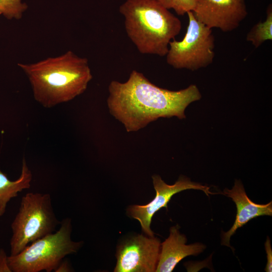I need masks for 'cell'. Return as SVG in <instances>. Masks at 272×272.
<instances>
[{
  "mask_svg": "<svg viewBox=\"0 0 272 272\" xmlns=\"http://www.w3.org/2000/svg\"><path fill=\"white\" fill-rule=\"evenodd\" d=\"M108 91L109 112L127 132L138 131L161 117L184 119L187 106L201 97L194 85L171 91L156 86L136 70L124 83L111 81Z\"/></svg>",
  "mask_w": 272,
  "mask_h": 272,
  "instance_id": "obj_1",
  "label": "cell"
},
{
  "mask_svg": "<svg viewBox=\"0 0 272 272\" xmlns=\"http://www.w3.org/2000/svg\"><path fill=\"white\" fill-rule=\"evenodd\" d=\"M18 65L29 80L35 99L46 108L83 94L92 79L88 59L70 50L57 57Z\"/></svg>",
  "mask_w": 272,
  "mask_h": 272,
  "instance_id": "obj_2",
  "label": "cell"
},
{
  "mask_svg": "<svg viewBox=\"0 0 272 272\" xmlns=\"http://www.w3.org/2000/svg\"><path fill=\"white\" fill-rule=\"evenodd\" d=\"M119 12L127 36L142 54L166 56L181 30L180 20L157 0H127Z\"/></svg>",
  "mask_w": 272,
  "mask_h": 272,
  "instance_id": "obj_3",
  "label": "cell"
},
{
  "mask_svg": "<svg viewBox=\"0 0 272 272\" xmlns=\"http://www.w3.org/2000/svg\"><path fill=\"white\" fill-rule=\"evenodd\" d=\"M59 225L55 232L32 242L18 254L8 256L11 272L55 271L66 255L76 253L83 242L72 240L71 219L66 218Z\"/></svg>",
  "mask_w": 272,
  "mask_h": 272,
  "instance_id": "obj_4",
  "label": "cell"
},
{
  "mask_svg": "<svg viewBox=\"0 0 272 272\" xmlns=\"http://www.w3.org/2000/svg\"><path fill=\"white\" fill-rule=\"evenodd\" d=\"M59 222L54 212L50 194L28 192L21 199L11 224L10 255H15L32 242L55 230Z\"/></svg>",
  "mask_w": 272,
  "mask_h": 272,
  "instance_id": "obj_5",
  "label": "cell"
},
{
  "mask_svg": "<svg viewBox=\"0 0 272 272\" xmlns=\"http://www.w3.org/2000/svg\"><path fill=\"white\" fill-rule=\"evenodd\" d=\"M188 25L182 40H171L166 54L167 63L177 69L195 71L212 63L215 37L212 29L198 21L192 11L187 13Z\"/></svg>",
  "mask_w": 272,
  "mask_h": 272,
  "instance_id": "obj_6",
  "label": "cell"
},
{
  "mask_svg": "<svg viewBox=\"0 0 272 272\" xmlns=\"http://www.w3.org/2000/svg\"><path fill=\"white\" fill-rule=\"evenodd\" d=\"M156 191L155 198L145 205H132L127 210L128 215L137 220L140 223L143 231L148 236H154L150 226L154 215L162 208L167 209V204L172 197L180 191L187 189L201 190L207 196L214 193L210 190V187L191 181L184 176L179 177L174 184L165 183L158 175L152 177Z\"/></svg>",
  "mask_w": 272,
  "mask_h": 272,
  "instance_id": "obj_7",
  "label": "cell"
},
{
  "mask_svg": "<svg viewBox=\"0 0 272 272\" xmlns=\"http://www.w3.org/2000/svg\"><path fill=\"white\" fill-rule=\"evenodd\" d=\"M161 249L160 240L143 234L130 238L117 248L115 272L155 271Z\"/></svg>",
  "mask_w": 272,
  "mask_h": 272,
  "instance_id": "obj_8",
  "label": "cell"
},
{
  "mask_svg": "<svg viewBox=\"0 0 272 272\" xmlns=\"http://www.w3.org/2000/svg\"><path fill=\"white\" fill-rule=\"evenodd\" d=\"M195 18L211 29L230 32L247 15L245 0H195Z\"/></svg>",
  "mask_w": 272,
  "mask_h": 272,
  "instance_id": "obj_9",
  "label": "cell"
},
{
  "mask_svg": "<svg viewBox=\"0 0 272 272\" xmlns=\"http://www.w3.org/2000/svg\"><path fill=\"white\" fill-rule=\"evenodd\" d=\"M224 193L235 202L237 214L235 222L229 231L223 232L221 244L231 247V237L236 230L247 223L251 219L261 216L272 215V202L266 204H258L252 201L247 195L240 180H235L232 188H225Z\"/></svg>",
  "mask_w": 272,
  "mask_h": 272,
  "instance_id": "obj_10",
  "label": "cell"
},
{
  "mask_svg": "<svg viewBox=\"0 0 272 272\" xmlns=\"http://www.w3.org/2000/svg\"><path fill=\"white\" fill-rule=\"evenodd\" d=\"M186 236L181 234L177 226L171 227L169 237L162 243L159 260L155 271L170 272L184 258L197 255L206 246L200 243L186 244Z\"/></svg>",
  "mask_w": 272,
  "mask_h": 272,
  "instance_id": "obj_11",
  "label": "cell"
},
{
  "mask_svg": "<svg viewBox=\"0 0 272 272\" xmlns=\"http://www.w3.org/2000/svg\"><path fill=\"white\" fill-rule=\"evenodd\" d=\"M32 178V173L24 157L21 175L16 180H10L0 169V217L5 214L8 203L12 198L23 190L30 188Z\"/></svg>",
  "mask_w": 272,
  "mask_h": 272,
  "instance_id": "obj_12",
  "label": "cell"
},
{
  "mask_svg": "<svg viewBox=\"0 0 272 272\" xmlns=\"http://www.w3.org/2000/svg\"><path fill=\"white\" fill-rule=\"evenodd\" d=\"M272 39V8L270 5L266 10V18L254 25L246 36V40L256 48L264 41Z\"/></svg>",
  "mask_w": 272,
  "mask_h": 272,
  "instance_id": "obj_13",
  "label": "cell"
},
{
  "mask_svg": "<svg viewBox=\"0 0 272 272\" xmlns=\"http://www.w3.org/2000/svg\"><path fill=\"white\" fill-rule=\"evenodd\" d=\"M27 8L21 0H0L2 14L8 19H20Z\"/></svg>",
  "mask_w": 272,
  "mask_h": 272,
  "instance_id": "obj_14",
  "label": "cell"
},
{
  "mask_svg": "<svg viewBox=\"0 0 272 272\" xmlns=\"http://www.w3.org/2000/svg\"><path fill=\"white\" fill-rule=\"evenodd\" d=\"M167 9H172L178 15H184L192 11L195 6V0H157Z\"/></svg>",
  "mask_w": 272,
  "mask_h": 272,
  "instance_id": "obj_15",
  "label": "cell"
},
{
  "mask_svg": "<svg viewBox=\"0 0 272 272\" xmlns=\"http://www.w3.org/2000/svg\"><path fill=\"white\" fill-rule=\"evenodd\" d=\"M265 249L266 253L267 263L265 268L266 272H271L272 271V250L270 244V240L267 237L265 242Z\"/></svg>",
  "mask_w": 272,
  "mask_h": 272,
  "instance_id": "obj_16",
  "label": "cell"
},
{
  "mask_svg": "<svg viewBox=\"0 0 272 272\" xmlns=\"http://www.w3.org/2000/svg\"><path fill=\"white\" fill-rule=\"evenodd\" d=\"M7 257L4 250L0 249V272L10 271L11 272L8 264Z\"/></svg>",
  "mask_w": 272,
  "mask_h": 272,
  "instance_id": "obj_17",
  "label": "cell"
},
{
  "mask_svg": "<svg viewBox=\"0 0 272 272\" xmlns=\"http://www.w3.org/2000/svg\"><path fill=\"white\" fill-rule=\"evenodd\" d=\"M72 268L70 262L67 260H62L56 269L55 272H69L72 271Z\"/></svg>",
  "mask_w": 272,
  "mask_h": 272,
  "instance_id": "obj_18",
  "label": "cell"
},
{
  "mask_svg": "<svg viewBox=\"0 0 272 272\" xmlns=\"http://www.w3.org/2000/svg\"><path fill=\"white\" fill-rule=\"evenodd\" d=\"M1 14H2V11H1V9H0V15H1Z\"/></svg>",
  "mask_w": 272,
  "mask_h": 272,
  "instance_id": "obj_19",
  "label": "cell"
}]
</instances>
